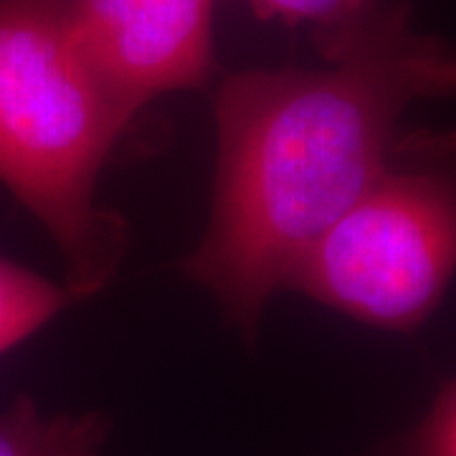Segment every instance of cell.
<instances>
[{
	"label": "cell",
	"instance_id": "obj_1",
	"mask_svg": "<svg viewBox=\"0 0 456 456\" xmlns=\"http://www.w3.org/2000/svg\"><path fill=\"white\" fill-rule=\"evenodd\" d=\"M456 94V46L411 20L322 69H254L216 94L208 226L183 261L254 340L269 297L386 163L411 104Z\"/></svg>",
	"mask_w": 456,
	"mask_h": 456
},
{
	"label": "cell",
	"instance_id": "obj_2",
	"mask_svg": "<svg viewBox=\"0 0 456 456\" xmlns=\"http://www.w3.org/2000/svg\"><path fill=\"white\" fill-rule=\"evenodd\" d=\"M130 122L77 46L66 0H0V188L49 231L74 302L127 254V224L99 206L97 183Z\"/></svg>",
	"mask_w": 456,
	"mask_h": 456
},
{
	"label": "cell",
	"instance_id": "obj_3",
	"mask_svg": "<svg viewBox=\"0 0 456 456\" xmlns=\"http://www.w3.org/2000/svg\"><path fill=\"white\" fill-rule=\"evenodd\" d=\"M456 274V130L398 132L362 196L297 261L284 289L408 332Z\"/></svg>",
	"mask_w": 456,
	"mask_h": 456
},
{
	"label": "cell",
	"instance_id": "obj_4",
	"mask_svg": "<svg viewBox=\"0 0 456 456\" xmlns=\"http://www.w3.org/2000/svg\"><path fill=\"white\" fill-rule=\"evenodd\" d=\"M216 0H66L86 64L132 119L160 94L213 74Z\"/></svg>",
	"mask_w": 456,
	"mask_h": 456
},
{
	"label": "cell",
	"instance_id": "obj_5",
	"mask_svg": "<svg viewBox=\"0 0 456 456\" xmlns=\"http://www.w3.org/2000/svg\"><path fill=\"white\" fill-rule=\"evenodd\" d=\"M266 20L307 26L314 49L325 61L342 56L362 38L411 20V0H248Z\"/></svg>",
	"mask_w": 456,
	"mask_h": 456
},
{
	"label": "cell",
	"instance_id": "obj_6",
	"mask_svg": "<svg viewBox=\"0 0 456 456\" xmlns=\"http://www.w3.org/2000/svg\"><path fill=\"white\" fill-rule=\"evenodd\" d=\"M110 434L104 413L44 416L31 395L0 413V456H102Z\"/></svg>",
	"mask_w": 456,
	"mask_h": 456
},
{
	"label": "cell",
	"instance_id": "obj_7",
	"mask_svg": "<svg viewBox=\"0 0 456 456\" xmlns=\"http://www.w3.org/2000/svg\"><path fill=\"white\" fill-rule=\"evenodd\" d=\"M74 302L64 284H53L16 261L0 256V355L28 340L33 332Z\"/></svg>",
	"mask_w": 456,
	"mask_h": 456
},
{
	"label": "cell",
	"instance_id": "obj_8",
	"mask_svg": "<svg viewBox=\"0 0 456 456\" xmlns=\"http://www.w3.org/2000/svg\"><path fill=\"white\" fill-rule=\"evenodd\" d=\"M395 456H456V380L436 393L421 424L398 441Z\"/></svg>",
	"mask_w": 456,
	"mask_h": 456
}]
</instances>
